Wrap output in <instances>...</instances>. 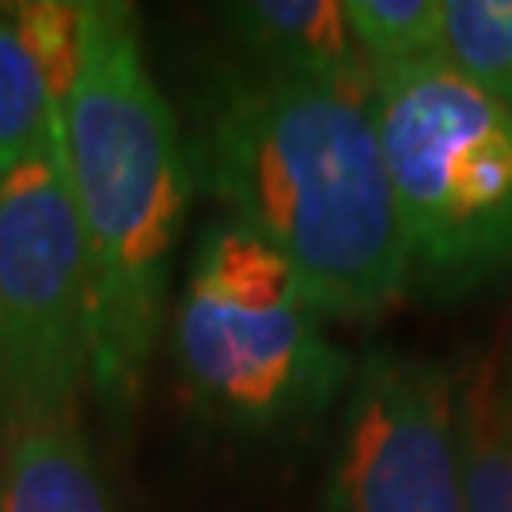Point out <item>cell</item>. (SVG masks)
Returning a JSON list of instances; mask_svg holds the SVG:
<instances>
[{
    "label": "cell",
    "instance_id": "277c9868",
    "mask_svg": "<svg viewBox=\"0 0 512 512\" xmlns=\"http://www.w3.org/2000/svg\"><path fill=\"white\" fill-rule=\"evenodd\" d=\"M376 76L410 289L452 300L512 270V110L444 61Z\"/></svg>",
    "mask_w": 512,
    "mask_h": 512
},
{
    "label": "cell",
    "instance_id": "52a82bcc",
    "mask_svg": "<svg viewBox=\"0 0 512 512\" xmlns=\"http://www.w3.org/2000/svg\"><path fill=\"white\" fill-rule=\"evenodd\" d=\"M76 4H0V175L61 141Z\"/></svg>",
    "mask_w": 512,
    "mask_h": 512
},
{
    "label": "cell",
    "instance_id": "6da1fadb",
    "mask_svg": "<svg viewBox=\"0 0 512 512\" xmlns=\"http://www.w3.org/2000/svg\"><path fill=\"white\" fill-rule=\"evenodd\" d=\"M372 92L251 65L220 76L198 122L209 198L293 266L327 319H372L410 289Z\"/></svg>",
    "mask_w": 512,
    "mask_h": 512
},
{
    "label": "cell",
    "instance_id": "5b68a950",
    "mask_svg": "<svg viewBox=\"0 0 512 512\" xmlns=\"http://www.w3.org/2000/svg\"><path fill=\"white\" fill-rule=\"evenodd\" d=\"M84 387H92L88 270L61 129L50 152L0 175V440L80 418Z\"/></svg>",
    "mask_w": 512,
    "mask_h": 512
},
{
    "label": "cell",
    "instance_id": "7a4b0ae2",
    "mask_svg": "<svg viewBox=\"0 0 512 512\" xmlns=\"http://www.w3.org/2000/svg\"><path fill=\"white\" fill-rule=\"evenodd\" d=\"M61 118L65 183L88 270L92 391L114 433H129L190 205L183 129L152 80L141 19L129 4H76Z\"/></svg>",
    "mask_w": 512,
    "mask_h": 512
},
{
    "label": "cell",
    "instance_id": "30bf717a",
    "mask_svg": "<svg viewBox=\"0 0 512 512\" xmlns=\"http://www.w3.org/2000/svg\"><path fill=\"white\" fill-rule=\"evenodd\" d=\"M456 414L467 509L512 512V399L497 387L494 368L456 372Z\"/></svg>",
    "mask_w": 512,
    "mask_h": 512
},
{
    "label": "cell",
    "instance_id": "8992f818",
    "mask_svg": "<svg viewBox=\"0 0 512 512\" xmlns=\"http://www.w3.org/2000/svg\"><path fill=\"white\" fill-rule=\"evenodd\" d=\"M323 512H471L452 368L387 346L357 361Z\"/></svg>",
    "mask_w": 512,
    "mask_h": 512
},
{
    "label": "cell",
    "instance_id": "ba28073f",
    "mask_svg": "<svg viewBox=\"0 0 512 512\" xmlns=\"http://www.w3.org/2000/svg\"><path fill=\"white\" fill-rule=\"evenodd\" d=\"M224 23L255 69L346 88H372L346 19V0H243L224 8Z\"/></svg>",
    "mask_w": 512,
    "mask_h": 512
},
{
    "label": "cell",
    "instance_id": "3957f363",
    "mask_svg": "<svg viewBox=\"0 0 512 512\" xmlns=\"http://www.w3.org/2000/svg\"><path fill=\"white\" fill-rule=\"evenodd\" d=\"M171 349L194 403L243 433L319 421L357 368L293 266L232 220L209 224L194 247Z\"/></svg>",
    "mask_w": 512,
    "mask_h": 512
},
{
    "label": "cell",
    "instance_id": "7c38bea8",
    "mask_svg": "<svg viewBox=\"0 0 512 512\" xmlns=\"http://www.w3.org/2000/svg\"><path fill=\"white\" fill-rule=\"evenodd\" d=\"M444 65L512 110V0H444Z\"/></svg>",
    "mask_w": 512,
    "mask_h": 512
},
{
    "label": "cell",
    "instance_id": "9c48e42d",
    "mask_svg": "<svg viewBox=\"0 0 512 512\" xmlns=\"http://www.w3.org/2000/svg\"><path fill=\"white\" fill-rule=\"evenodd\" d=\"M0 512H118L80 418L0 440Z\"/></svg>",
    "mask_w": 512,
    "mask_h": 512
},
{
    "label": "cell",
    "instance_id": "8fae6325",
    "mask_svg": "<svg viewBox=\"0 0 512 512\" xmlns=\"http://www.w3.org/2000/svg\"><path fill=\"white\" fill-rule=\"evenodd\" d=\"M346 19L372 73L444 61V0H346Z\"/></svg>",
    "mask_w": 512,
    "mask_h": 512
}]
</instances>
